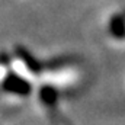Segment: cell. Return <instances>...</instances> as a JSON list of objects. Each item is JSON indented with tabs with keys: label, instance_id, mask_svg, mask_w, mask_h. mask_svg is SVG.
<instances>
[{
	"label": "cell",
	"instance_id": "cell-1",
	"mask_svg": "<svg viewBox=\"0 0 125 125\" xmlns=\"http://www.w3.org/2000/svg\"><path fill=\"white\" fill-rule=\"evenodd\" d=\"M1 89L7 93L18 96H28L32 92L31 83L16 73H6L1 77Z\"/></svg>",
	"mask_w": 125,
	"mask_h": 125
},
{
	"label": "cell",
	"instance_id": "cell-2",
	"mask_svg": "<svg viewBox=\"0 0 125 125\" xmlns=\"http://www.w3.org/2000/svg\"><path fill=\"white\" fill-rule=\"evenodd\" d=\"M16 54H18V57L21 58V61L26 65V68H28L29 71L35 73V74H38V73L42 71V64L38 61V60L32 55L31 51H28L25 47H16Z\"/></svg>",
	"mask_w": 125,
	"mask_h": 125
},
{
	"label": "cell",
	"instance_id": "cell-3",
	"mask_svg": "<svg viewBox=\"0 0 125 125\" xmlns=\"http://www.w3.org/2000/svg\"><path fill=\"white\" fill-rule=\"evenodd\" d=\"M109 33L116 39L125 38V15L115 13L109 21Z\"/></svg>",
	"mask_w": 125,
	"mask_h": 125
},
{
	"label": "cell",
	"instance_id": "cell-4",
	"mask_svg": "<svg viewBox=\"0 0 125 125\" xmlns=\"http://www.w3.org/2000/svg\"><path fill=\"white\" fill-rule=\"evenodd\" d=\"M58 96H60L58 90H57L54 86H51V84H44V86L41 87V90H39L41 102H42L45 106H48V108H54V106L57 105Z\"/></svg>",
	"mask_w": 125,
	"mask_h": 125
}]
</instances>
